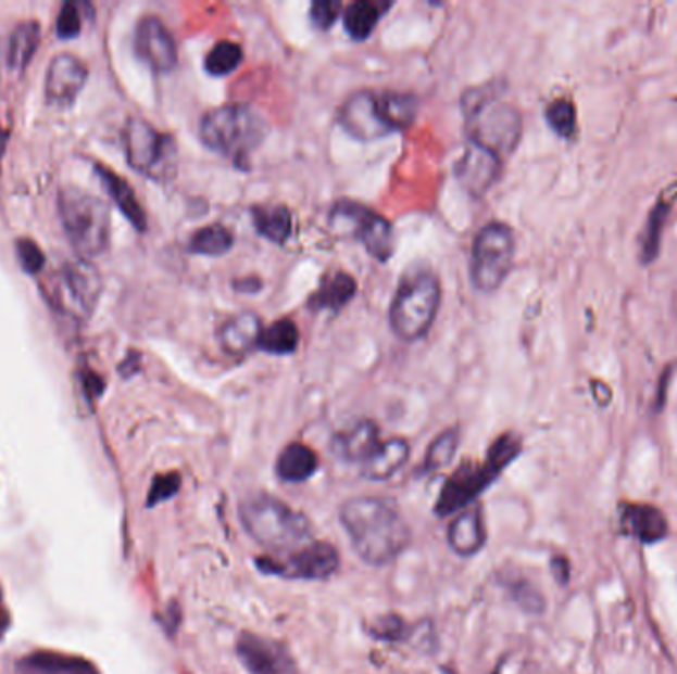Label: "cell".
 Returning a JSON list of instances; mask_svg holds the SVG:
<instances>
[{
	"mask_svg": "<svg viewBox=\"0 0 677 674\" xmlns=\"http://www.w3.org/2000/svg\"><path fill=\"white\" fill-rule=\"evenodd\" d=\"M16 250H18L21 264L28 274H38L45 267V254L40 252V247L33 240H21L16 243Z\"/></svg>",
	"mask_w": 677,
	"mask_h": 674,
	"instance_id": "f35d334b",
	"label": "cell"
},
{
	"mask_svg": "<svg viewBox=\"0 0 677 674\" xmlns=\"http://www.w3.org/2000/svg\"><path fill=\"white\" fill-rule=\"evenodd\" d=\"M418 115V100L399 91H356L339 107V123L359 141H377L409 129Z\"/></svg>",
	"mask_w": 677,
	"mask_h": 674,
	"instance_id": "7a4b0ae2",
	"label": "cell"
},
{
	"mask_svg": "<svg viewBox=\"0 0 677 674\" xmlns=\"http://www.w3.org/2000/svg\"><path fill=\"white\" fill-rule=\"evenodd\" d=\"M84 23V14L76 2H66L58 14L57 30L62 40H72L78 36Z\"/></svg>",
	"mask_w": 677,
	"mask_h": 674,
	"instance_id": "e575fe53",
	"label": "cell"
},
{
	"mask_svg": "<svg viewBox=\"0 0 677 674\" xmlns=\"http://www.w3.org/2000/svg\"><path fill=\"white\" fill-rule=\"evenodd\" d=\"M52 305L74 319H88L101 295V276L88 259H74L58 267L46 283Z\"/></svg>",
	"mask_w": 677,
	"mask_h": 674,
	"instance_id": "9c48e42d",
	"label": "cell"
},
{
	"mask_svg": "<svg viewBox=\"0 0 677 674\" xmlns=\"http://www.w3.org/2000/svg\"><path fill=\"white\" fill-rule=\"evenodd\" d=\"M519 454L522 440L515 433H503L489 447L484 463L460 465L440 493L436 505L438 517H454L455 512L474 505L476 498L505 471L511 461H515V457Z\"/></svg>",
	"mask_w": 677,
	"mask_h": 674,
	"instance_id": "8992f818",
	"label": "cell"
},
{
	"mask_svg": "<svg viewBox=\"0 0 677 674\" xmlns=\"http://www.w3.org/2000/svg\"><path fill=\"white\" fill-rule=\"evenodd\" d=\"M319 469V457L305 443H289L276 461V473L286 483H305Z\"/></svg>",
	"mask_w": 677,
	"mask_h": 674,
	"instance_id": "603a6c76",
	"label": "cell"
},
{
	"mask_svg": "<svg viewBox=\"0 0 677 674\" xmlns=\"http://www.w3.org/2000/svg\"><path fill=\"white\" fill-rule=\"evenodd\" d=\"M16 674H100L96 664L79 657L58 651H33L18 659Z\"/></svg>",
	"mask_w": 677,
	"mask_h": 674,
	"instance_id": "d6986e66",
	"label": "cell"
},
{
	"mask_svg": "<svg viewBox=\"0 0 677 674\" xmlns=\"http://www.w3.org/2000/svg\"><path fill=\"white\" fill-rule=\"evenodd\" d=\"M298 344H300L298 325L291 319H279V321L272 322L267 329H264L260 344H258V351L276 354V356H286V354L296 353Z\"/></svg>",
	"mask_w": 677,
	"mask_h": 674,
	"instance_id": "f546056e",
	"label": "cell"
},
{
	"mask_svg": "<svg viewBox=\"0 0 677 674\" xmlns=\"http://www.w3.org/2000/svg\"><path fill=\"white\" fill-rule=\"evenodd\" d=\"M331 220L349 226L356 240L363 243L368 254L378 262H389L394 254L397 240L392 224L378 212L371 211L353 200H341L334 206Z\"/></svg>",
	"mask_w": 677,
	"mask_h": 674,
	"instance_id": "4fadbf2b",
	"label": "cell"
},
{
	"mask_svg": "<svg viewBox=\"0 0 677 674\" xmlns=\"http://www.w3.org/2000/svg\"><path fill=\"white\" fill-rule=\"evenodd\" d=\"M622 531L642 544H655L667 536V520L652 505H626L620 512Z\"/></svg>",
	"mask_w": 677,
	"mask_h": 674,
	"instance_id": "44dd1931",
	"label": "cell"
},
{
	"mask_svg": "<svg viewBox=\"0 0 677 674\" xmlns=\"http://www.w3.org/2000/svg\"><path fill=\"white\" fill-rule=\"evenodd\" d=\"M125 155L127 163L147 177H173L177 166L175 141L137 117L129 119L125 127Z\"/></svg>",
	"mask_w": 677,
	"mask_h": 674,
	"instance_id": "8fae6325",
	"label": "cell"
},
{
	"mask_svg": "<svg viewBox=\"0 0 677 674\" xmlns=\"http://www.w3.org/2000/svg\"><path fill=\"white\" fill-rule=\"evenodd\" d=\"M240 520L252 541L274 552H293L310 544L313 536V526L303 512L267 493L245 498Z\"/></svg>",
	"mask_w": 677,
	"mask_h": 674,
	"instance_id": "277c9868",
	"label": "cell"
},
{
	"mask_svg": "<svg viewBox=\"0 0 677 674\" xmlns=\"http://www.w3.org/2000/svg\"><path fill=\"white\" fill-rule=\"evenodd\" d=\"M234 288L238 291H245V293H254L262 289V281L260 279H242V281H234Z\"/></svg>",
	"mask_w": 677,
	"mask_h": 674,
	"instance_id": "7bdbcfd3",
	"label": "cell"
},
{
	"mask_svg": "<svg viewBox=\"0 0 677 674\" xmlns=\"http://www.w3.org/2000/svg\"><path fill=\"white\" fill-rule=\"evenodd\" d=\"M82 386H84V392H86V396L89 399H96L100 398L105 384H103V380L96 372L86 370V372H82Z\"/></svg>",
	"mask_w": 677,
	"mask_h": 674,
	"instance_id": "60d3db41",
	"label": "cell"
},
{
	"mask_svg": "<svg viewBox=\"0 0 677 674\" xmlns=\"http://www.w3.org/2000/svg\"><path fill=\"white\" fill-rule=\"evenodd\" d=\"M355 293V279L344 271H334L323 277L322 285L311 295L310 307L317 310L343 309Z\"/></svg>",
	"mask_w": 677,
	"mask_h": 674,
	"instance_id": "484cf974",
	"label": "cell"
},
{
	"mask_svg": "<svg viewBox=\"0 0 677 674\" xmlns=\"http://www.w3.org/2000/svg\"><path fill=\"white\" fill-rule=\"evenodd\" d=\"M252 221H254L255 232L267 242L286 243L291 236V212L284 204H262L254 206L252 211Z\"/></svg>",
	"mask_w": 677,
	"mask_h": 674,
	"instance_id": "4316f807",
	"label": "cell"
},
{
	"mask_svg": "<svg viewBox=\"0 0 677 674\" xmlns=\"http://www.w3.org/2000/svg\"><path fill=\"white\" fill-rule=\"evenodd\" d=\"M341 12H343L341 2H337V0H317V2L311 4V23L319 30H329L337 23Z\"/></svg>",
	"mask_w": 677,
	"mask_h": 674,
	"instance_id": "d590c367",
	"label": "cell"
},
{
	"mask_svg": "<svg viewBox=\"0 0 677 674\" xmlns=\"http://www.w3.org/2000/svg\"><path fill=\"white\" fill-rule=\"evenodd\" d=\"M135 52L147 66L159 74L175 69L178 62L177 44L167 26L156 16H145L135 28Z\"/></svg>",
	"mask_w": 677,
	"mask_h": 674,
	"instance_id": "9a60e30c",
	"label": "cell"
},
{
	"mask_svg": "<svg viewBox=\"0 0 677 674\" xmlns=\"http://www.w3.org/2000/svg\"><path fill=\"white\" fill-rule=\"evenodd\" d=\"M262 332L264 329H262L260 317L252 310H246L233 317L230 321L224 322L218 339L226 353L233 356H245L258 348Z\"/></svg>",
	"mask_w": 677,
	"mask_h": 674,
	"instance_id": "7402d4cb",
	"label": "cell"
},
{
	"mask_svg": "<svg viewBox=\"0 0 677 674\" xmlns=\"http://www.w3.org/2000/svg\"><path fill=\"white\" fill-rule=\"evenodd\" d=\"M406 623L397 615H387L373 625V635L383 641H399L404 635Z\"/></svg>",
	"mask_w": 677,
	"mask_h": 674,
	"instance_id": "ab89813d",
	"label": "cell"
},
{
	"mask_svg": "<svg viewBox=\"0 0 677 674\" xmlns=\"http://www.w3.org/2000/svg\"><path fill=\"white\" fill-rule=\"evenodd\" d=\"M242 58H245V52L240 46L224 40V42L214 44L211 52L206 54L204 67L214 78H224L233 74L234 69H238V66L242 64Z\"/></svg>",
	"mask_w": 677,
	"mask_h": 674,
	"instance_id": "d6a6232c",
	"label": "cell"
},
{
	"mask_svg": "<svg viewBox=\"0 0 677 674\" xmlns=\"http://www.w3.org/2000/svg\"><path fill=\"white\" fill-rule=\"evenodd\" d=\"M58 211L67 240L82 259H93L110 247L112 214L103 200L86 190L62 189Z\"/></svg>",
	"mask_w": 677,
	"mask_h": 674,
	"instance_id": "52a82bcc",
	"label": "cell"
},
{
	"mask_svg": "<svg viewBox=\"0 0 677 674\" xmlns=\"http://www.w3.org/2000/svg\"><path fill=\"white\" fill-rule=\"evenodd\" d=\"M551 565H553L556 580H559L561 584H566V582H568V575H571V568H568V562H566L565 558H555Z\"/></svg>",
	"mask_w": 677,
	"mask_h": 674,
	"instance_id": "b9f144b4",
	"label": "cell"
},
{
	"mask_svg": "<svg viewBox=\"0 0 677 674\" xmlns=\"http://www.w3.org/2000/svg\"><path fill=\"white\" fill-rule=\"evenodd\" d=\"M544 117L549 127L555 131L559 137H573L575 129H577V113L573 103L568 100H555L547 111H544Z\"/></svg>",
	"mask_w": 677,
	"mask_h": 674,
	"instance_id": "836d02e7",
	"label": "cell"
},
{
	"mask_svg": "<svg viewBox=\"0 0 677 674\" xmlns=\"http://www.w3.org/2000/svg\"><path fill=\"white\" fill-rule=\"evenodd\" d=\"M7 625V613H4V609L0 606V627H4Z\"/></svg>",
	"mask_w": 677,
	"mask_h": 674,
	"instance_id": "ee69618b",
	"label": "cell"
},
{
	"mask_svg": "<svg viewBox=\"0 0 677 674\" xmlns=\"http://www.w3.org/2000/svg\"><path fill=\"white\" fill-rule=\"evenodd\" d=\"M236 652L250 674H300L288 647L264 635L242 633L236 641Z\"/></svg>",
	"mask_w": 677,
	"mask_h": 674,
	"instance_id": "5bb4252c",
	"label": "cell"
},
{
	"mask_svg": "<svg viewBox=\"0 0 677 674\" xmlns=\"http://www.w3.org/2000/svg\"><path fill=\"white\" fill-rule=\"evenodd\" d=\"M339 520L356 556L368 565H389L411 546L412 531L399 507L380 497L343 503Z\"/></svg>",
	"mask_w": 677,
	"mask_h": 674,
	"instance_id": "6da1fadb",
	"label": "cell"
},
{
	"mask_svg": "<svg viewBox=\"0 0 677 674\" xmlns=\"http://www.w3.org/2000/svg\"><path fill=\"white\" fill-rule=\"evenodd\" d=\"M411 457V445L402 437H392L389 442L380 443L377 452L363 463V475L371 481H387L397 475Z\"/></svg>",
	"mask_w": 677,
	"mask_h": 674,
	"instance_id": "cb8c5ba5",
	"label": "cell"
},
{
	"mask_svg": "<svg viewBox=\"0 0 677 674\" xmlns=\"http://www.w3.org/2000/svg\"><path fill=\"white\" fill-rule=\"evenodd\" d=\"M234 236L223 224L204 226L190 236L189 250L192 254L221 257L233 250Z\"/></svg>",
	"mask_w": 677,
	"mask_h": 674,
	"instance_id": "4dcf8cb0",
	"label": "cell"
},
{
	"mask_svg": "<svg viewBox=\"0 0 677 674\" xmlns=\"http://www.w3.org/2000/svg\"><path fill=\"white\" fill-rule=\"evenodd\" d=\"M501 158L479 144L467 141L462 155L457 156L454 175L457 182L472 194L484 196L500 178Z\"/></svg>",
	"mask_w": 677,
	"mask_h": 674,
	"instance_id": "2e32d148",
	"label": "cell"
},
{
	"mask_svg": "<svg viewBox=\"0 0 677 674\" xmlns=\"http://www.w3.org/2000/svg\"><path fill=\"white\" fill-rule=\"evenodd\" d=\"M40 44V26L34 21L18 24L9 40V66L14 69H24L30 64L36 50Z\"/></svg>",
	"mask_w": 677,
	"mask_h": 674,
	"instance_id": "f1b7e54d",
	"label": "cell"
},
{
	"mask_svg": "<svg viewBox=\"0 0 677 674\" xmlns=\"http://www.w3.org/2000/svg\"><path fill=\"white\" fill-rule=\"evenodd\" d=\"M462 110L467 141L496 153L501 161L515 151L522 139V115L507 101L501 100L491 86L467 89L462 98Z\"/></svg>",
	"mask_w": 677,
	"mask_h": 674,
	"instance_id": "5b68a950",
	"label": "cell"
},
{
	"mask_svg": "<svg viewBox=\"0 0 677 674\" xmlns=\"http://www.w3.org/2000/svg\"><path fill=\"white\" fill-rule=\"evenodd\" d=\"M88 81V67L78 55L58 54L46 74V98L58 107L72 105Z\"/></svg>",
	"mask_w": 677,
	"mask_h": 674,
	"instance_id": "e0dca14e",
	"label": "cell"
},
{
	"mask_svg": "<svg viewBox=\"0 0 677 674\" xmlns=\"http://www.w3.org/2000/svg\"><path fill=\"white\" fill-rule=\"evenodd\" d=\"M440 298V281L428 269L412 271L400 279L397 295L390 303L389 321L392 331L409 343L426 336L436 321Z\"/></svg>",
	"mask_w": 677,
	"mask_h": 674,
	"instance_id": "ba28073f",
	"label": "cell"
},
{
	"mask_svg": "<svg viewBox=\"0 0 677 674\" xmlns=\"http://www.w3.org/2000/svg\"><path fill=\"white\" fill-rule=\"evenodd\" d=\"M460 445V430L450 428L446 432L440 433L428 447L426 457H424V473H436L440 469H444L454 459L455 452Z\"/></svg>",
	"mask_w": 677,
	"mask_h": 674,
	"instance_id": "1f68e13d",
	"label": "cell"
},
{
	"mask_svg": "<svg viewBox=\"0 0 677 674\" xmlns=\"http://www.w3.org/2000/svg\"><path fill=\"white\" fill-rule=\"evenodd\" d=\"M515 240L510 226L491 221L484 226L472 243L469 277L479 291H496L501 288L513 266Z\"/></svg>",
	"mask_w": 677,
	"mask_h": 674,
	"instance_id": "30bf717a",
	"label": "cell"
},
{
	"mask_svg": "<svg viewBox=\"0 0 677 674\" xmlns=\"http://www.w3.org/2000/svg\"><path fill=\"white\" fill-rule=\"evenodd\" d=\"M98 175H100L105 190L110 192L113 202L120 206L123 216L131 221L139 232H143L145 228H147V216H145L141 202L135 196L134 189L129 187V182L123 180L122 177H117L113 170L105 168V166H98Z\"/></svg>",
	"mask_w": 677,
	"mask_h": 674,
	"instance_id": "d4e9b609",
	"label": "cell"
},
{
	"mask_svg": "<svg viewBox=\"0 0 677 674\" xmlns=\"http://www.w3.org/2000/svg\"><path fill=\"white\" fill-rule=\"evenodd\" d=\"M339 565V552L329 542H310L293 552L284 554V558H258V568L266 574L308 582L329 580Z\"/></svg>",
	"mask_w": 677,
	"mask_h": 674,
	"instance_id": "7c38bea8",
	"label": "cell"
},
{
	"mask_svg": "<svg viewBox=\"0 0 677 674\" xmlns=\"http://www.w3.org/2000/svg\"><path fill=\"white\" fill-rule=\"evenodd\" d=\"M380 432L375 421L363 420L353 428L337 433L331 443L334 454L347 463H367L380 445Z\"/></svg>",
	"mask_w": 677,
	"mask_h": 674,
	"instance_id": "ffe728a7",
	"label": "cell"
},
{
	"mask_svg": "<svg viewBox=\"0 0 677 674\" xmlns=\"http://www.w3.org/2000/svg\"><path fill=\"white\" fill-rule=\"evenodd\" d=\"M178 488H180V476L177 473H165V475L155 476L151 491H149V497H147V505L155 507L159 503L175 497Z\"/></svg>",
	"mask_w": 677,
	"mask_h": 674,
	"instance_id": "8d00e7d4",
	"label": "cell"
},
{
	"mask_svg": "<svg viewBox=\"0 0 677 674\" xmlns=\"http://www.w3.org/2000/svg\"><path fill=\"white\" fill-rule=\"evenodd\" d=\"M199 135L206 149L248 168L250 156L266 139L267 122L248 103H226L202 117Z\"/></svg>",
	"mask_w": 677,
	"mask_h": 674,
	"instance_id": "3957f363",
	"label": "cell"
},
{
	"mask_svg": "<svg viewBox=\"0 0 677 674\" xmlns=\"http://www.w3.org/2000/svg\"><path fill=\"white\" fill-rule=\"evenodd\" d=\"M667 204H657L655 206L654 212H652V216H650V232H648V238H645L644 245V255L645 259H652L654 257L655 252H657V245H660V230H662V221L666 218Z\"/></svg>",
	"mask_w": 677,
	"mask_h": 674,
	"instance_id": "74e56055",
	"label": "cell"
},
{
	"mask_svg": "<svg viewBox=\"0 0 677 674\" xmlns=\"http://www.w3.org/2000/svg\"><path fill=\"white\" fill-rule=\"evenodd\" d=\"M389 9V4H378L371 0H356L351 2L343 11L344 30L355 40H367L375 33L383 12Z\"/></svg>",
	"mask_w": 677,
	"mask_h": 674,
	"instance_id": "83f0119b",
	"label": "cell"
},
{
	"mask_svg": "<svg viewBox=\"0 0 677 674\" xmlns=\"http://www.w3.org/2000/svg\"><path fill=\"white\" fill-rule=\"evenodd\" d=\"M446 538H448V546L452 548V552L462 556V558H469L486 546L488 532H486L484 512H481L478 503L455 512L454 519L448 526Z\"/></svg>",
	"mask_w": 677,
	"mask_h": 674,
	"instance_id": "ac0fdd59",
	"label": "cell"
}]
</instances>
